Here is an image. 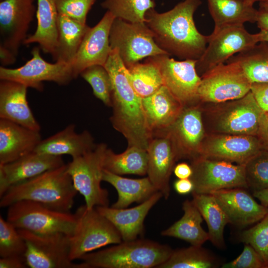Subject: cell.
<instances>
[{
  "instance_id": "1",
  "label": "cell",
  "mask_w": 268,
  "mask_h": 268,
  "mask_svg": "<svg viewBox=\"0 0 268 268\" xmlns=\"http://www.w3.org/2000/svg\"><path fill=\"white\" fill-rule=\"evenodd\" d=\"M201 0H184L162 13L154 8L145 15V23L158 46L170 56L183 60H198L204 52L209 36L197 28L194 15Z\"/></svg>"
},
{
  "instance_id": "2",
  "label": "cell",
  "mask_w": 268,
  "mask_h": 268,
  "mask_svg": "<svg viewBox=\"0 0 268 268\" xmlns=\"http://www.w3.org/2000/svg\"><path fill=\"white\" fill-rule=\"evenodd\" d=\"M112 82V108L110 121L113 128L126 138L128 146L147 150L153 138L146 120L142 98L134 90L128 69L118 51L112 49L104 65Z\"/></svg>"
},
{
  "instance_id": "3",
  "label": "cell",
  "mask_w": 268,
  "mask_h": 268,
  "mask_svg": "<svg viewBox=\"0 0 268 268\" xmlns=\"http://www.w3.org/2000/svg\"><path fill=\"white\" fill-rule=\"evenodd\" d=\"M67 168L65 164L11 187L0 198V206L7 207L17 201L30 200L57 210L69 212L77 191Z\"/></svg>"
},
{
  "instance_id": "4",
  "label": "cell",
  "mask_w": 268,
  "mask_h": 268,
  "mask_svg": "<svg viewBox=\"0 0 268 268\" xmlns=\"http://www.w3.org/2000/svg\"><path fill=\"white\" fill-rule=\"evenodd\" d=\"M173 250L157 242L136 239L88 253L80 260L85 268H157Z\"/></svg>"
},
{
  "instance_id": "5",
  "label": "cell",
  "mask_w": 268,
  "mask_h": 268,
  "mask_svg": "<svg viewBox=\"0 0 268 268\" xmlns=\"http://www.w3.org/2000/svg\"><path fill=\"white\" fill-rule=\"evenodd\" d=\"M201 108L205 130L210 134H256L264 111L250 91L239 99L220 103H208Z\"/></svg>"
},
{
  "instance_id": "6",
  "label": "cell",
  "mask_w": 268,
  "mask_h": 268,
  "mask_svg": "<svg viewBox=\"0 0 268 268\" xmlns=\"http://www.w3.org/2000/svg\"><path fill=\"white\" fill-rule=\"evenodd\" d=\"M74 214L76 223L69 237V257L72 261L80 260L85 254L102 247L123 241L116 227L95 207L89 209L82 205Z\"/></svg>"
},
{
  "instance_id": "7",
  "label": "cell",
  "mask_w": 268,
  "mask_h": 268,
  "mask_svg": "<svg viewBox=\"0 0 268 268\" xmlns=\"http://www.w3.org/2000/svg\"><path fill=\"white\" fill-rule=\"evenodd\" d=\"M6 220L18 229L39 234L73 233L76 223L74 213L57 210L30 200L17 201L7 207Z\"/></svg>"
},
{
  "instance_id": "8",
  "label": "cell",
  "mask_w": 268,
  "mask_h": 268,
  "mask_svg": "<svg viewBox=\"0 0 268 268\" xmlns=\"http://www.w3.org/2000/svg\"><path fill=\"white\" fill-rule=\"evenodd\" d=\"M107 148L104 143L97 144L93 150L72 158L67 164V170L73 186L83 196L85 205L89 209L109 206L108 192L101 185L104 158Z\"/></svg>"
},
{
  "instance_id": "9",
  "label": "cell",
  "mask_w": 268,
  "mask_h": 268,
  "mask_svg": "<svg viewBox=\"0 0 268 268\" xmlns=\"http://www.w3.org/2000/svg\"><path fill=\"white\" fill-rule=\"evenodd\" d=\"M109 42L129 68L145 58L167 54L155 42L145 22H131L115 18L112 24Z\"/></svg>"
},
{
  "instance_id": "10",
  "label": "cell",
  "mask_w": 268,
  "mask_h": 268,
  "mask_svg": "<svg viewBox=\"0 0 268 268\" xmlns=\"http://www.w3.org/2000/svg\"><path fill=\"white\" fill-rule=\"evenodd\" d=\"M25 241L24 258L30 268H85L75 263L69 257V236L57 233L39 234L18 229Z\"/></svg>"
},
{
  "instance_id": "11",
  "label": "cell",
  "mask_w": 268,
  "mask_h": 268,
  "mask_svg": "<svg viewBox=\"0 0 268 268\" xmlns=\"http://www.w3.org/2000/svg\"><path fill=\"white\" fill-rule=\"evenodd\" d=\"M201 77L198 97L200 102L220 103L244 97L252 83L237 63L227 61Z\"/></svg>"
},
{
  "instance_id": "12",
  "label": "cell",
  "mask_w": 268,
  "mask_h": 268,
  "mask_svg": "<svg viewBox=\"0 0 268 268\" xmlns=\"http://www.w3.org/2000/svg\"><path fill=\"white\" fill-rule=\"evenodd\" d=\"M191 161L192 192L206 194L223 189L248 188L244 165L201 156Z\"/></svg>"
},
{
  "instance_id": "13",
  "label": "cell",
  "mask_w": 268,
  "mask_h": 268,
  "mask_svg": "<svg viewBox=\"0 0 268 268\" xmlns=\"http://www.w3.org/2000/svg\"><path fill=\"white\" fill-rule=\"evenodd\" d=\"M208 36L206 49L196 62V69L200 76L225 63L234 55L246 51L260 42L258 33H249L244 25L213 31Z\"/></svg>"
},
{
  "instance_id": "14",
  "label": "cell",
  "mask_w": 268,
  "mask_h": 268,
  "mask_svg": "<svg viewBox=\"0 0 268 268\" xmlns=\"http://www.w3.org/2000/svg\"><path fill=\"white\" fill-rule=\"evenodd\" d=\"M31 54V59L19 67L10 68L0 66V79L14 81L27 88L42 91L44 81L66 85L74 79L71 65L47 62L41 57L39 47L34 48Z\"/></svg>"
},
{
  "instance_id": "15",
  "label": "cell",
  "mask_w": 268,
  "mask_h": 268,
  "mask_svg": "<svg viewBox=\"0 0 268 268\" xmlns=\"http://www.w3.org/2000/svg\"><path fill=\"white\" fill-rule=\"evenodd\" d=\"M167 54L148 57L158 66L163 85L184 105L200 101L199 88L201 77L196 69V60L181 61L171 58Z\"/></svg>"
},
{
  "instance_id": "16",
  "label": "cell",
  "mask_w": 268,
  "mask_h": 268,
  "mask_svg": "<svg viewBox=\"0 0 268 268\" xmlns=\"http://www.w3.org/2000/svg\"><path fill=\"white\" fill-rule=\"evenodd\" d=\"M35 0H1L0 2V45L17 56L20 47L35 14Z\"/></svg>"
},
{
  "instance_id": "17",
  "label": "cell",
  "mask_w": 268,
  "mask_h": 268,
  "mask_svg": "<svg viewBox=\"0 0 268 268\" xmlns=\"http://www.w3.org/2000/svg\"><path fill=\"white\" fill-rule=\"evenodd\" d=\"M262 149L255 135L209 134L205 135L195 158L201 156L245 165Z\"/></svg>"
},
{
  "instance_id": "18",
  "label": "cell",
  "mask_w": 268,
  "mask_h": 268,
  "mask_svg": "<svg viewBox=\"0 0 268 268\" xmlns=\"http://www.w3.org/2000/svg\"><path fill=\"white\" fill-rule=\"evenodd\" d=\"M195 104L185 105L174 123L157 133L170 136L175 144L178 160L194 159L205 135L201 108Z\"/></svg>"
},
{
  "instance_id": "19",
  "label": "cell",
  "mask_w": 268,
  "mask_h": 268,
  "mask_svg": "<svg viewBox=\"0 0 268 268\" xmlns=\"http://www.w3.org/2000/svg\"><path fill=\"white\" fill-rule=\"evenodd\" d=\"M115 18L111 12L106 11L99 22L89 28L71 65L74 78L90 66H104L112 50L109 35Z\"/></svg>"
},
{
  "instance_id": "20",
  "label": "cell",
  "mask_w": 268,
  "mask_h": 268,
  "mask_svg": "<svg viewBox=\"0 0 268 268\" xmlns=\"http://www.w3.org/2000/svg\"><path fill=\"white\" fill-rule=\"evenodd\" d=\"M147 177L165 199L170 194V178L178 159L177 149L170 136L165 133L153 136L147 149Z\"/></svg>"
},
{
  "instance_id": "21",
  "label": "cell",
  "mask_w": 268,
  "mask_h": 268,
  "mask_svg": "<svg viewBox=\"0 0 268 268\" xmlns=\"http://www.w3.org/2000/svg\"><path fill=\"white\" fill-rule=\"evenodd\" d=\"M64 164L62 156L35 151L0 164V198L11 187Z\"/></svg>"
},
{
  "instance_id": "22",
  "label": "cell",
  "mask_w": 268,
  "mask_h": 268,
  "mask_svg": "<svg viewBox=\"0 0 268 268\" xmlns=\"http://www.w3.org/2000/svg\"><path fill=\"white\" fill-rule=\"evenodd\" d=\"M226 214L229 223L244 226L258 222L268 207L259 203L245 188L223 189L211 193Z\"/></svg>"
},
{
  "instance_id": "23",
  "label": "cell",
  "mask_w": 268,
  "mask_h": 268,
  "mask_svg": "<svg viewBox=\"0 0 268 268\" xmlns=\"http://www.w3.org/2000/svg\"><path fill=\"white\" fill-rule=\"evenodd\" d=\"M162 197V193L158 191L134 207L116 208L109 206H98L95 208L116 227L122 241H128L136 239L142 235L146 215Z\"/></svg>"
},
{
  "instance_id": "24",
  "label": "cell",
  "mask_w": 268,
  "mask_h": 268,
  "mask_svg": "<svg viewBox=\"0 0 268 268\" xmlns=\"http://www.w3.org/2000/svg\"><path fill=\"white\" fill-rule=\"evenodd\" d=\"M27 87L8 80L0 81V119L15 123L29 129L40 131L27 99Z\"/></svg>"
},
{
  "instance_id": "25",
  "label": "cell",
  "mask_w": 268,
  "mask_h": 268,
  "mask_svg": "<svg viewBox=\"0 0 268 268\" xmlns=\"http://www.w3.org/2000/svg\"><path fill=\"white\" fill-rule=\"evenodd\" d=\"M42 139L40 131L0 119V164L34 151Z\"/></svg>"
},
{
  "instance_id": "26",
  "label": "cell",
  "mask_w": 268,
  "mask_h": 268,
  "mask_svg": "<svg viewBox=\"0 0 268 268\" xmlns=\"http://www.w3.org/2000/svg\"><path fill=\"white\" fill-rule=\"evenodd\" d=\"M142 103L152 136L170 127L185 106L164 85L152 95L142 98Z\"/></svg>"
},
{
  "instance_id": "27",
  "label": "cell",
  "mask_w": 268,
  "mask_h": 268,
  "mask_svg": "<svg viewBox=\"0 0 268 268\" xmlns=\"http://www.w3.org/2000/svg\"><path fill=\"white\" fill-rule=\"evenodd\" d=\"M91 134L87 130L75 132L71 124L55 134L42 139L34 151L55 156L68 155L72 158L93 150L96 145Z\"/></svg>"
},
{
  "instance_id": "28",
  "label": "cell",
  "mask_w": 268,
  "mask_h": 268,
  "mask_svg": "<svg viewBox=\"0 0 268 268\" xmlns=\"http://www.w3.org/2000/svg\"><path fill=\"white\" fill-rule=\"evenodd\" d=\"M37 24L35 32L24 44L37 43L46 54L55 55L58 40V12L56 0H37Z\"/></svg>"
},
{
  "instance_id": "29",
  "label": "cell",
  "mask_w": 268,
  "mask_h": 268,
  "mask_svg": "<svg viewBox=\"0 0 268 268\" xmlns=\"http://www.w3.org/2000/svg\"><path fill=\"white\" fill-rule=\"evenodd\" d=\"M102 180L111 184L117 192V200L111 206L116 208H127L134 202H142L158 192L148 177L127 178L104 169Z\"/></svg>"
},
{
  "instance_id": "30",
  "label": "cell",
  "mask_w": 268,
  "mask_h": 268,
  "mask_svg": "<svg viewBox=\"0 0 268 268\" xmlns=\"http://www.w3.org/2000/svg\"><path fill=\"white\" fill-rule=\"evenodd\" d=\"M209 13L214 21L213 31L246 22L256 23L258 9L243 0H207Z\"/></svg>"
},
{
  "instance_id": "31",
  "label": "cell",
  "mask_w": 268,
  "mask_h": 268,
  "mask_svg": "<svg viewBox=\"0 0 268 268\" xmlns=\"http://www.w3.org/2000/svg\"><path fill=\"white\" fill-rule=\"evenodd\" d=\"M184 214L161 234L184 240L191 245L202 246L209 240V235L201 226L203 218L192 200L185 201L182 205Z\"/></svg>"
},
{
  "instance_id": "32",
  "label": "cell",
  "mask_w": 268,
  "mask_h": 268,
  "mask_svg": "<svg viewBox=\"0 0 268 268\" xmlns=\"http://www.w3.org/2000/svg\"><path fill=\"white\" fill-rule=\"evenodd\" d=\"M57 26V45L53 60L55 62L72 65L90 27L86 24L60 14L58 17Z\"/></svg>"
},
{
  "instance_id": "33",
  "label": "cell",
  "mask_w": 268,
  "mask_h": 268,
  "mask_svg": "<svg viewBox=\"0 0 268 268\" xmlns=\"http://www.w3.org/2000/svg\"><path fill=\"white\" fill-rule=\"evenodd\" d=\"M192 193V201L207 225L209 240L217 248H225L224 230L229 221L224 212L211 194Z\"/></svg>"
},
{
  "instance_id": "34",
  "label": "cell",
  "mask_w": 268,
  "mask_h": 268,
  "mask_svg": "<svg viewBox=\"0 0 268 268\" xmlns=\"http://www.w3.org/2000/svg\"><path fill=\"white\" fill-rule=\"evenodd\" d=\"M103 168L119 175L144 176L147 173V150L135 146H128L123 152L117 154L107 148L104 155Z\"/></svg>"
},
{
  "instance_id": "35",
  "label": "cell",
  "mask_w": 268,
  "mask_h": 268,
  "mask_svg": "<svg viewBox=\"0 0 268 268\" xmlns=\"http://www.w3.org/2000/svg\"><path fill=\"white\" fill-rule=\"evenodd\" d=\"M228 61L238 63L251 83L268 82V42L262 41Z\"/></svg>"
},
{
  "instance_id": "36",
  "label": "cell",
  "mask_w": 268,
  "mask_h": 268,
  "mask_svg": "<svg viewBox=\"0 0 268 268\" xmlns=\"http://www.w3.org/2000/svg\"><path fill=\"white\" fill-rule=\"evenodd\" d=\"M214 256L202 246L173 250L169 258L157 268H212L218 266Z\"/></svg>"
},
{
  "instance_id": "37",
  "label": "cell",
  "mask_w": 268,
  "mask_h": 268,
  "mask_svg": "<svg viewBox=\"0 0 268 268\" xmlns=\"http://www.w3.org/2000/svg\"><path fill=\"white\" fill-rule=\"evenodd\" d=\"M127 68L131 83L141 98L152 95L163 85L158 66L148 58L144 63L138 62Z\"/></svg>"
},
{
  "instance_id": "38",
  "label": "cell",
  "mask_w": 268,
  "mask_h": 268,
  "mask_svg": "<svg viewBox=\"0 0 268 268\" xmlns=\"http://www.w3.org/2000/svg\"><path fill=\"white\" fill-rule=\"evenodd\" d=\"M101 6L117 18L131 22H145V15L154 8L153 0H104Z\"/></svg>"
},
{
  "instance_id": "39",
  "label": "cell",
  "mask_w": 268,
  "mask_h": 268,
  "mask_svg": "<svg viewBox=\"0 0 268 268\" xmlns=\"http://www.w3.org/2000/svg\"><path fill=\"white\" fill-rule=\"evenodd\" d=\"M91 86L94 96L106 106L112 107V82L104 66L93 65L86 68L80 75Z\"/></svg>"
},
{
  "instance_id": "40",
  "label": "cell",
  "mask_w": 268,
  "mask_h": 268,
  "mask_svg": "<svg viewBox=\"0 0 268 268\" xmlns=\"http://www.w3.org/2000/svg\"><path fill=\"white\" fill-rule=\"evenodd\" d=\"M248 188L268 189V151L262 149L244 165Z\"/></svg>"
},
{
  "instance_id": "41",
  "label": "cell",
  "mask_w": 268,
  "mask_h": 268,
  "mask_svg": "<svg viewBox=\"0 0 268 268\" xmlns=\"http://www.w3.org/2000/svg\"><path fill=\"white\" fill-rule=\"evenodd\" d=\"M25 251V241L19 233L18 229L6 219L5 220L0 215V258L24 256Z\"/></svg>"
},
{
  "instance_id": "42",
  "label": "cell",
  "mask_w": 268,
  "mask_h": 268,
  "mask_svg": "<svg viewBox=\"0 0 268 268\" xmlns=\"http://www.w3.org/2000/svg\"><path fill=\"white\" fill-rule=\"evenodd\" d=\"M240 241L251 245L268 268V210L264 217L253 227L242 232Z\"/></svg>"
},
{
  "instance_id": "43",
  "label": "cell",
  "mask_w": 268,
  "mask_h": 268,
  "mask_svg": "<svg viewBox=\"0 0 268 268\" xmlns=\"http://www.w3.org/2000/svg\"><path fill=\"white\" fill-rule=\"evenodd\" d=\"M96 0H56L58 13L86 24L87 14Z\"/></svg>"
},
{
  "instance_id": "44",
  "label": "cell",
  "mask_w": 268,
  "mask_h": 268,
  "mask_svg": "<svg viewBox=\"0 0 268 268\" xmlns=\"http://www.w3.org/2000/svg\"><path fill=\"white\" fill-rule=\"evenodd\" d=\"M222 268H266L258 252L249 244H245L241 254L235 259L224 263Z\"/></svg>"
},
{
  "instance_id": "45",
  "label": "cell",
  "mask_w": 268,
  "mask_h": 268,
  "mask_svg": "<svg viewBox=\"0 0 268 268\" xmlns=\"http://www.w3.org/2000/svg\"><path fill=\"white\" fill-rule=\"evenodd\" d=\"M250 91L259 107L268 112V82L252 83Z\"/></svg>"
},
{
  "instance_id": "46",
  "label": "cell",
  "mask_w": 268,
  "mask_h": 268,
  "mask_svg": "<svg viewBox=\"0 0 268 268\" xmlns=\"http://www.w3.org/2000/svg\"><path fill=\"white\" fill-rule=\"evenodd\" d=\"M262 149L268 151V114L264 112L262 114L256 134Z\"/></svg>"
},
{
  "instance_id": "47",
  "label": "cell",
  "mask_w": 268,
  "mask_h": 268,
  "mask_svg": "<svg viewBox=\"0 0 268 268\" xmlns=\"http://www.w3.org/2000/svg\"><path fill=\"white\" fill-rule=\"evenodd\" d=\"M24 256H13L0 259V268H27Z\"/></svg>"
},
{
  "instance_id": "48",
  "label": "cell",
  "mask_w": 268,
  "mask_h": 268,
  "mask_svg": "<svg viewBox=\"0 0 268 268\" xmlns=\"http://www.w3.org/2000/svg\"><path fill=\"white\" fill-rule=\"evenodd\" d=\"M174 188L178 194L185 195L193 192L194 184L190 178L178 179L174 182Z\"/></svg>"
},
{
  "instance_id": "49",
  "label": "cell",
  "mask_w": 268,
  "mask_h": 268,
  "mask_svg": "<svg viewBox=\"0 0 268 268\" xmlns=\"http://www.w3.org/2000/svg\"><path fill=\"white\" fill-rule=\"evenodd\" d=\"M173 172L178 179H188L191 178L193 171L191 165L182 162L175 166Z\"/></svg>"
},
{
  "instance_id": "50",
  "label": "cell",
  "mask_w": 268,
  "mask_h": 268,
  "mask_svg": "<svg viewBox=\"0 0 268 268\" xmlns=\"http://www.w3.org/2000/svg\"><path fill=\"white\" fill-rule=\"evenodd\" d=\"M256 23L260 30L268 31V11L259 8Z\"/></svg>"
},
{
  "instance_id": "51",
  "label": "cell",
  "mask_w": 268,
  "mask_h": 268,
  "mask_svg": "<svg viewBox=\"0 0 268 268\" xmlns=\"http://www.w3.org/2000/svg\"><path fill=\"white\" fill-rule=\"evenodd\" d=\"M16 57L7 49L0 47V60L1 66L5 67L13 64Z\"/></svg>"
},
{
  "instance_id": "52",
  "label": "cell",
  "mask_w": 268,
  "mask_h": 268,
  "mask_svg": "<svg viewBox=\"0 0 268 268\" xmlns=\"http://www.w3.org/2000/svg\"><path fill=\"white\" fill-rule=\"evenodd\" d=\"M253 196L263 205L268 207V189L254 191Z\"/></svg>"
},
{
  "instance_id": "53",
  "label": "cell",
  "mask_w": 268,
  "mask_h": 268,
  "mask_svg": "<svg viewBox=\"0 0 268 268\" xmlns=\"http://www.w3.org/2000/svg\"><path fill=\"white\" fill-rule=\"evenodd\" d=\"M259 41L268 42V31L260 30L258 33Z\"/></svg>"
},
{
  "instance_id": "54",
  "label": "cell",
  "mask_w": 268,
  "mask_h": 268,
  "mask_svg": "<svg viewBox=\"0 0 268 268\" xmlns=\"http://www.w3.org/2000/svg\"><path fill=\"white\" fill-rule=\"evenodd\" d=\"M259 6L261 9L268 11V0H262L259 2Z\"/></svg>"
},
{
  "instance_id": "55",
  "label": "cell",
  "mask_w": 268,
  "mask_h": 268,
  "mask_svg": "<svg viewBox=\"0 0 268 268\" xmlns=\"http://www.w3.org/2000/svg\"><path fill=\"white\" fill-rule=\"evenodd\" d=\"M245 2L249 5L253 6L254 4L257 1L260 2L262 0H243Z\"/></svg>"
},
{
  "instance_id": "56",
  "label": "cell",
  "mask_w": 268,
  "mask_h": 268,
  "mask_svg": "<svg viewBox=\"0 0 268 268\" xmlns=\"http://www.w3.org/2000/svg\"><path fill=\"white\" fill-rule=\"evenodd\" d=\"M267 113H268V112Z\"/></svg>"
},
{
  "instance_id": "57",
  "label": "cell",
  "mask_w": 268,
  "mask_h": 268,
  "mask_svg": "<svg viewBox=\"0 0 268 268\" xmlns=\"http://www.w3.org/2000/svg\"></svg>"
}]
</instances>
